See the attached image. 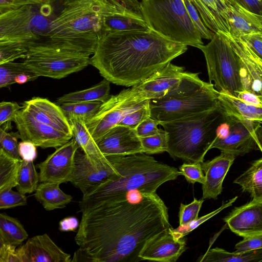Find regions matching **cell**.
I'll return each instance as SVG.
<instances>
[{
    "label": "cell",
    "mask_w": 262,
    "mask_h": 262,
    "mask_svg": "<svg viewBox=\"0 0 262 262\" xmlns=\"http://www.w3.org/2000/svg\"><path fill=\"white\" fill-rule=\"evenodd\" d=\"M199 73L184 72L178 83L163 97L149 100L150 117L161 122L209 111L219 104L220 92Z\"/></svg>",
    "instance_id": "6"
},
{
    "label": "cell",
    "mask_w": 262,
    "mask_h": 262,
    "mask_svg": "<svg viewBox=\"0 0 262 262\" xmlns=\"http://www.w3.org/2000/svg\"><path fill=\"white\" fill-rule=\"evenodd\" d=\"M29 46L27 43L0 42V64L13 62L18 58L25 59L27 56Z\"/></svg>",
    "instance_id": "38"
},
{
    "label": "cell",
    "mask_w": 262,
    "mask_h": 262,
    "mask_svg": "<svg viewBox=\"0 0 262 262\" xmlns=\"http://www.w3.org/2000/svg\"><path fill=\"white\" fill-rule=\"evenodd\" d=\"M198 48L204 55L209 82H213L217 91L237 97L244 90L239 60L228 35L222 32L214 33L210 42Z\"/></svg>",
    "instance_id": "8"
},
{
    "label": "cell",
    "mask_w": 262,
    "mask_h": 262,
    "mask_svg": "<svg viewBox=\"0 0 262 262\" xmlns=\"http://www.w3.org/2000/svg\"><path fill=\"white\" fill-rule=\"evenodd\" d=\"M227 116L230 126L229 134L224 139L216 138L211 149L217 148L222 152L235 157L243 156L253 150L258 149L255 134L258 122Z\"/></svg>",
    "instance_id": "12"
},
{
    "label": "cell",
    "mask_w": 262,
    "mask_h": 262,
    "mask_svg": "<svg viewBox=\"0 0 262 262\" xmlns=\"http://www.w3.org/2000/svg\"><path fill=\"white\" fill-rule=\"evenodd\" d=\"M79 146L72 138L69 141L56 148L45 160L39 163V182L60 184L70 182L72 174L74 157Z\"/></svg>",
    "instance_id": "14"
},
{
    "label": "cell",
    "mask_w": 262,
    "mask_h": 262,
    "mask_svg": "<svg viewBox=\"0 0 262 262\" xmlns=\"http://www.w3.org/2000/svg\"><path fill=\"white\" fill-rule=\"evenodd\" d=\"M219 100L227 115L262 122L261 106L247 103L236 97L224 92H220Z\"/></svg>",
    "instance_id": "28"
},
{
    "label": "cell",
    "mask_w": 262,
    "mask_h": 262,
    "mask_svg": "<svg viewBox=\"0 0 262 262\" xmlns=\"http://www.w3.org/2000/svg\"><path fill=\"white\" fill-rule=\"evenodd\" d=\"M27 205L25 194L12 189L0 191V209H7Z\"/></svg>",
    "instance_id": "42"
},
{
    "label": "cell",
    "mask_w": 262,
    "mask_h": 262,
    "mask_svg": "<svg viewBox=\"0 0 262 262\" xmlns=\"http://www.w3.org/2000/svg\"><path fill=\"white\" fill-rule=\"evenodd\" d=\"M159 124V121L150 117L140 123L135 130L139 137L148 136L159 132L160 128H158V125Z\"/></svg>",
    "instance_id": "50"
},
{
    "label": "cell",
    "mask_w": 262,
    "mask_h": 262,
    "mask_svg": "<svg viewBox=\"0 0 262 262\" xmlns=\"http://www.w3.org/2000/svg\"><path fill=\"white\" fill-rule=\"evenodd\" d=\"M18 153L22 160L34 161L37 157L36 146L31 142L22 141L18 143Z\"/></svg>",
    "instance_id": "53"
},
{
    "label": "cell",
    "mask_w": 262,
    "mask_h": 262,
    "mask_svg": "<svg viewBox=\"0 0 262 262\" xmlns=\"http://www.w3.org/2000/svg\"><path fill=\"white\" fill-rule=\"evenodd\" d=\"M149 100L133 104L120 103L115 95L110 96L102 102L97 112L85 121L88 130L97 142L111 128L119 124L124 117L144 104Z\"/></svg>",
    "instance_id": "15"
},
{
    "label": "cell",
    "mask_w": 262,
    "mask_h": 262,
    "mask_svg": "<svg viewBox=\"0 0 262 262\" xmlns=\"http://www.w3.org/2000/svg\"><path fill=\"white\" fill-rule=\"evenodd\" d=\"M204 202L203 199L197 200L194 198L188 204H180L179 213V226H183L199 218V213Z\"/></svg>",
    "instance_id": "41"
},
{
    "label": "cell",
    "mask_w": 262,
    "mask_h": 262,
    "mask_svg": "<svg viewBox=\"0 0 262 262\" xmlns=\"http://www.w3.org/2000/svg\"><path fill=\"white\" fill-rule=\"evenodd\" d=\"M179 171L190 183L198 182L203 184L205 182V175L200 163H184L179 167Z\"/></svg>",
    "instance_id": "45"
},
{
    "label": "cell",
    "mask_w": 262,
    "mask_h": 262,
    "mask_svg": "<svg viewBox=\"0 0 262 262\" xmlns=\"http://www.w3.org/2000/svg\"><path fill=\"white\" fill-rule=\"evenodd\" d=\"M187 46L155 31L108 33L100 38L90 64L110 82L140 83L185 53Z\"/></svg>",
    "instance_id": "2"
},
{
    "label": "cell",
    "mask_w": 262,
    "mask_h": 262,
    "mask_svg": "<svg viewBox=\"0 0 262 262\" xmlns=\"http://www.w3.org/2000/svg\"><path fill=\"white\" fill-rule=\"evenodd\" d=\"M187 12L202 38L211 40L214 33L204 24L201 16L190 0H183Z\"/></svg>",
    "instance_id": "46"
},
{
    "label": "cell",
    "mask_w": 262,
    "mask_h": 262,
    "mask_svg": "<svg viewBox=\"0 0 262 262\" xmlns=\"http://www.w3.org/2000/svg\"><path fill=\"white\" fill-rule=\"evenodd\" d=\"M231 231L243 237L262 233V201L235 207L224 219Z\"/></svg>",
    "instance_id": "21"
},
{
    "label": "cell",
    "mask_w": 262,
    "mask_h": 262,
    "mask_svg": "<svg viewBox=\"0 0 262 262\" xmlns=\"http://www.w3.org/2000/svg\"><path fill=\"white\" fill-rule=\"evenodd\" d=\"M37 77L61 79L90 64V57L55 50L29 49L24 61Z\"/></svg>",
    "instance_id": "10"
},
{
    "label": "cell",
    "mask_w": 262,
    "mask_h": 262,
    "mask_svg": "<svg viewBox=\"0 0 262 262\" xmlns=\"http://www.w3.org/2000/svg\"><path fill=\"white\" fill-rule=\"evenodd\" d=\"M102 102L93 101L65 103L59 105L68 119L79 118L86 121L98 111Z\"/></svg>",
    "instance_id": "36"
},
{
    "label": "cell",
    "mask_w": 262,
    "mask_h": 262,
    "mask_svg": "<svg viewBox=\"0 0 262 262\" xmlns=\"http://www.w3.org/2000/svg\"><path fill=\"white\" fill-rule=\"evenodd\" d=\"M112 4L123 9L137 11L140 8V2L138 0H107Z\"/></svg>",
    "instance_id": "56"
},
{
    "label": "cell",
    "mask_w": 262,
    "mask_h": 262,
    "mask_svg": "<svg viewBox=\"0 0 262 262\" xmlns=\"http://www.w3.org/2000/svg\"><path fill=\"white\" fill-rule=\"evenodd\" d=\"M96 143L105 157L144 153L135 129L121 124L111 128Z\"/></svg>",
    "instance_id": "19"
},
{
    "label": "cell",
    "mask_w": 262,
    "mask_h": 262,
    "mask_svg": "<svg viewBox=\"0 0 262 262\" xmlns=\"http://www.w3.org/2000/svg\"><path fill=\"white\" fill-rule=\"evenodd\" d=\"M80 223L75 216H68L61 220L59 223V229L62 232L75 231L79 227Z\"/></svg>",
    "instance_id": "55"
},
{
    "label": "cell",
    "mask_w": 262,
    "mask_h": 262,
    "mask_svg": "<svg viewBox=\"0 0 262 262\" xmlns=\"http://www.w3.org/2000/svg\"><path fill=\"white\" fill-rule=\"evenodd\" d=\"M171 227L148 240L139 254L141 260L175 262L186 248V239L178 238Z\"/></svg>",
    "instance_id": "18"
},
{
    "label": "cell",
    "mask_w": 262,
    "mask_h": 262,
    "mask_svg": "<svg viewBox=\"0 0 262 262\" xmlns=\"http://www.w3.org/2000/svg\"><path fill=\"white\" fill-rule=\"evenodd\" d=\"M140 139L144 153L151 155L167 151L168 138L164 129H160L155 134Z\"/></svg>",
    "instance_id": "37"
},
{
    "label": "cell",
    "mask_w": 262,
    "mask_h": 262,
    "mask_svg": "<svg viewBox=\"0 0 262 262\" xmlns=\"http://www.w3.org/2000/svg\"><path fill=\"white\" fill-rule=\"evenodd\" d=\"M150 117L149 100L142 106L127 114L119 124L135 129L147 118Z\"/></svg>",
    "instance_id": "43"
},
{
    "label": "cell",
    "mask_w": 262,
    "mask_h": 262,
    "mask_svg": "<svg viewBox=\"0 0 262 262\" xmlns=\"http://www.w3.org/2000/svg\"><path fill=\"white\" fill-rule=\"evenodd\" d=\"M16 248L0 242V262H20Z\"/></svg>",
    "instance_id": "52"
},
{
    "label": "cell",
    "mask_w": 262,
    "mask_h": 262,
    "mask_svg": "<svg viewBox=\"0 0 262 262\" xmlns=\"http://www.w3.org/2000/svg\"><path fill=\"white\" fill-rule=\"evenodd\" d=\"M107 157L117 172L84 193L80 209L132 191L156 192L163 183L181 175L176 167L143 153Z\"/></svg>",
    "instance_id": "4"
},
{
    "label": "cell",
    "mask_w": 262,
    "mask_h": 262,
    "mask_svg": "<svg viewBox=\"0 0 262 262\" xmlns=\"http://www.w3.org/2000/svg\"><path fill=\"white\" fill-rule=\"evenodd\" d=\"M103 29L105 34L118 32L145 31L150 29L141 15L132 12L117 13L105 16Z\"/></svg>",
    "instance_id": "27"
},
{
    "label": "cell",
    "mask_w": 262,
    "mask_h": 262,
    "mask_svg": "<svg viewBox=\"0 0 262 262\" xmlns=\"http://www.w3.org/2000/svg\"><path fill=\"white\" fill-rule=\"evenodd\" d=\"M227 115L221 105L174 121L161 122L168 138L167 152L173 158L202 163L216 138V130Z\"/></svg>",
    "instance_id": "5"
},
{
    "label": "cell",
    "mask_w": 262,
    "mask_h": 262,
    "mask_svg": "<svg viewBox=\"0 0 262 262\" xmlns=\"http://www.w3.org/2000/svg\"><path fill=\"white\" fill-rule=\"evenodd\" d=\"M126 12L132 11L107 0H62V8L52 20L48 33L29 49L90 57L94 54L99 39L105 35V16Z\"/></svg>",
    "instance_id": "3"
},
{
    "label": "cell",
    "mask_w": 262,
    "mask_h": 262,
    "mask_svg": "<svg viewBox=\"0 0 262 262\" xmlns=\"http://www.w3.org/2000/svg\"><path fill=\"white\" fill-rule=\"evenodd\" d=\"M71 125L74 138L92 163L102 165L109 162L99 149L86 126L85 120L79 118L69 120Z\"/></svg>",
    "instance_id": "26"
},
{
    "label": "cell",
    "mask_w": 262,
    "mask_h": 262,
    "mask_svg": "<svg viewBox=\"0 0 262 262\" xmlns=\"http://www.w3.org/2000/svg\"><path fill=\"white\" fill-rule=\"evenodd\" d=\"M184 73L183 67L170 62L140 83L121 91L116 96L124 104L162 97L178 84Z\"/></svg>",
    "instance_id": "11"
},
{
    "label": "cell",
    "mask_w": 262,
    "mask_h": 262,
    "mask_svg": "<svg viewBox=\"0 0 262 262\" xmlns=\"http://www.w3.org/2000/svg\"><path fill=\"white\" fill-rule=\"evenodd\" d=\"M140 8L150 29L186 46L203 45L183 0H142Z\"/></svg>",
    "instance_id": "7"
},
{
    "label": "cell",
    "mask_w": 262,
    "mask_h": 262,
    "mask_svg": "<svg viewBox=\"0 0 262 262\" xmlns=\"http://www.w3.org/2000/svg\"><path fill=\"white\" fill-rule=\"evenodd\" d=\"M236 97L247 103L262 106V100L260 98L255 94L246 90L239 92Z\"/></svg>",
    "instance_id": "57"
},
{
    "label": "cell",
    "mask_w": 262,
    "mask_h": 262,
    "mask_svg": "<svg viewBox=\"0 0 262 262\" xmlns=\"http://www.w3.org/2000/svg\"><path fill=\"white\" fill-rule=\"evenodd\" d=\"M200 262H262V249L230 252L216 247L209 248L198 259Z\"/></svg>",
    "instance_id": "31"
},
{
    "label": "cell",
    "mask_w": 262,
    "mask_h": 262,
    "mask_svg": "<svg viewBox=\"0 0 262 262\" xmlns=\"http://www.w3.org/2000/svg\"><path fill=\"white\" fill-rule=\"evenodd\" d=\"M252 13L262 16V0H234Z\"/></svg>",
    "instance_id": "54"
},
{
    "label": "cell",
    "mask_w": 262,
    "mask_h": 262,
    "mask_svg": "<svg viewBox=\"0 0 262 262\" xmlns=\"http://www.w3.org/2000/svg\"><path fill=\"white\" fill-rule=\"evenodd\" d=\"M20 262H70L71 255L64 252L46 234L29 238L16 249Z\"/></svg>",
    "instance_id": "20"
},
{
    "label": "cell",
    "mask_w": 262,
    "mask_h": 262,
    "mask_svg": "<svg viewBox=\"0 0 262 262\" xmlns=\"http://www.w3.org/2000/svg\"><path fill=\"white\" fill-rule=\"evenodd\" d=\"M261 33H262V31L261 32Z\"/></svg>",
    "instance_id": "60"
},
{
    "label": "cell",
    "mask_w": 262,
    "mask_h": 262,
    "mask_svg": "<svg viewBox=\"0 0 262 262\" xmlns=\"http://www.w3.org/2000/svg\"><path fill=\"white\" fill-rule=\"evenodd\" d=\"M237 198V196H235L227 201L223 202L221 206L216 210L204 216L199 217L196 220H194L183 226H179L178 228L176 229H173L171 227V230L172 233L178 238H183L185 235L188 234L192 230L195 229L205 221L217 214L224 209L231 206L233 203L235 202Z\"/></svg>",
    "instance_id": "40"
},
{
    "label": "cell",
    "mask_w": 262,
    "mask_h": 262,
    "mask_svg": "<svg viewBox=\"0 0 262 262\" xmlns=\"http://www.w3.org/2000/svg\"><path fill=\"white\" fill-rule=\"evenodd\" d=\"M34 74L24 62H8L0 64V88L15 83V78L19 74Z\"/></svg>",
    "instance_id": "39"
},
{
    "label": "cell",
    "mask_w": 262,
    "mask_h": 262,
    "mask_svg": "<svg viewBox=\"0 0 262 262\" xmlns=\"http://www.w3.org/2000/svg\"><path fill=\"white\" fill-rule=\"evenodd\" d=\"M22 106L13 102L2 101L0 103V125L11 124L17 112Z\"/></svg>",
    "instance_id": "48"
},
{
    "label": "cell",
    "mask_w": 262,
    "mask_h": 262,
    "mask_svg": "<svg viewBox=\"0 0 262 262\" xmlns=\"http://www.w3.org/2000/svg\"><path fill=\"white\" fill-rule=\"evenodd\" d=\"M235 157L222 152L211 160L201 163L205 174L202 184V199H216L222 191L224 180L233 163Z\"/></svg>",
    "instance_id": "23"
},
{
    "label": "cell",
    "mask_w": 262,
    "mask_h": 262,
    "mask_svg": "<svg viewBox=\"0 0 262 262\" xmlns=\"http://www.w3.org/2000/svg\"><path fill=\"white\" fill-rule=\"evenodd\" d=\"M233 183L249 193L253 200L262 201V158L254 161Z\"/></svg>",
    "instance_id": "32"
},
{
    "label": "cell",
    "mask_w": 262,
    "mask_h": 262,
    "mask_svg": "<svg viewBox=\"0 0 262 262\" xmlns=\"http://www.w3.org/2000/svg\"><path fill=\"white\" fill-rule=\"evenodd\" d=\"M39 182V173L36 170L33 161L21 160L19 170L16 189L19 192L26 194L35 192Z\"/></svg>",
    "instance_id": "35"
},
{
    "label": "cell",
    "mask_w": 262,
    "mask_h": 262,
    "mask_svg": "<svg viewBox=\"0 0 262 262\" xmlns=\"http://www.w3.org/2000/svg\"><path fill=\"white\" fill-rule=\"evenodd\" d=\"M229 130L230 126L226 118V120L222 123L217 129L216 138L220 139L225 138L228 135Z\"/></svg>",
    "instance_id": "58"
},
{
    "label": "cell",
    "mask_w": 262,
    "mask_h": 262,
    "mask_svg": "<svg viewBox=\"0 0 262 262\" xmlns=\"http://www.w3.org/2000/svg\"><path fill=\"white\" fill-rule=\"evenodd\" d=\"M21 160L0 148V191L16 187Z\"/></svg>",
    "instance_id": "34"
},
{
    "label": "cell",
    "mask_w": 262,
    "mask_h": 262,
    "mask_svg": "<svg viewBox=\"0 0 262 262\" xmlns=\"http://www.w3.org/2000/svg\"><path fill=\"white\" fill-rule=\"evenodd\" d=\"M235 252H244L262 249V233L243 237L235 246Z\"/></svg>",
    "instance_id": "47"
},
{
    "label": "cell",
    "mask_w": 262,
    "mask_h": 262,
    "mask_svg": "<svg viewBox=\"0 0 262 262\" xmlns=\"http://www.w3.org/2000/svg\"><path fill=\"white\" fill-rule=\"evenodd\" d=\"M15 123L21 141H30L42 148H57L73 137L35 120L22 108L16 115Z\"/></svg>",
    "instance_id": "13"
},
{
    "label": "cell",
    "mask_w": 262,
    "mask_h": 262,
    "mask_svg": "<svg viewBox=\"0 0 262 262\" xmlns=\"http://www.w3.org/2000/svg\"><path fill=\"white\" fill-rule=\"evenodd\" d=\"M53 13L50 2L0 13V42H18L30 46L48 33L55 17Z\"/></svg>",
    "instance_id": "9"
},
{
    "label": "cell",
    "mask_w": 262,
    "mask_h": 262,
    "mask_svg": "<svg viewBox=\"0 0 262 262\" xmlns=\"http://www.w3.org/2000/svg\"><path fill=\"white\" fill-rule=\"evenodd\" d=\"M21 108L37 121L73 137L69 121L56 103L46 98L33 97L25 101Z\"/></svg>",
    "instance_id": "22"
},
{
    "label": "cell",
    "mask_w": 262,
    "mask_h": 262,
    "mask_svg": "<svg viewBox=\"0 0 262 262\" xmlns=\"http://www.w3.org/2000/svg\"><path fill=\"white\" fill-rule=\"evenodd\" d=\"M228 37L239 60L244 90L262 100V60L240 37Z\"/></svg>",
    "instance_id": "17"
},
{
    "label": "cell",
    "mask_w": 262,
    "mask_h": 262,
    "mask_svg": "<svg viewBox=\"0 0 262 262\" xmlns=\"http://www.w3.org/2000/svg\"><path fill=\"white\" fill-rule=\"evenodd\" d=\"M198 11L205 25L214 33L229 35L228 9L222 0H190Z\"/></svg>",
    "instance_id": "25"
},
{
    "label": "cell",
    "mask_w": 262,
    "mask_h": 262,
    "mask_svg": "<svg viewBox=\"0 0 262 262\" xmlns=\"http://www.w3.org/2000/svg\"><path fill=\"white\" fill-rule=\"evenodd\" d=\"M110 82L102 81L83 90L71 92L58 98L56 103L58 105L65 103L100 101L103 102L110 97Z\"/></svg>",
    "instance_id": "30"
},
{
    "label": "cell",
    "mask_w": 262,
    "mask_h": 262,
    "mask_svg": "<svg viewBox=\"0 0 262 262\" xmlns=\"http://www.w3.org/2000/svg\"><path fill=\"white\" fill-rule=\"evenodd\" d=\"M255 134L258 149L262 153V122H258L255 128Z\"/></svg>",
    "instance_id": "59"
},
{
    "label": "cell",
    "mask_w": 262,
    "mask_h": 262,
    "mask_svg": "<svg viewBox=\"0 0 262 262\" xmlns=\"http://www.w3.org/2000/svg\"><path fill=\"white\" fill-rule=\"evenodd\" d=\"M262 60V33L261 32L240 37Z\"/></svg>",
    "instance_id": "51"
},
{
    "label": "cell",
    "mask_w": 262,
    "mask_h": 262,
    "mask_svg": "<svg viewBox=\"0 0 262 262\" xmlns=\"http://www.w3.org/2000/svg\"><path fill=\"white\" fill-rule=\"evenodd\" d=\"M28 237L20 222L5 213L0 214V242L17 246Z\"/></svg>",
    "instance_id": "33"
},
{
    "label": "cell",
    "mask_w": 262,
    "mask_h": 262,
    "mask_svg": "<svg viewBox=\"0 0 262 262\" xmlns=\"http://www.w3.org/2000/svg\"><path fill=\"white\" fill-rule=\"evenodd\" d=\"M18 138H20V136L18 132L9 133L1 128V147L12 157L21 159L18 153V144L17 142Z\"/></svg>",
    "instance_id": "44"
},
{
    "label": "cell",
    "mask_w": 262,
    "mask_h": 262,
    "mask_svg": "<svg viewBox=\"0 0 262 262\" xmlns=\"http://www.w3.org/2000/svg\"><path fill=\"white\" fill-rule=\"evenodd\" d=\"M50 0H0V13L26 6L49 2Z\"/></svg>",
    "instance_id": "49"
},
{
    "label": "cell",
    "mask_w": 262,
    "mask_h": 262,
    "mask_svg": "<svg viewBox=\"0 0 262 262\" xmlns=\"http://www.w3.org/2000/svg\"><path fill=\"white\" fill-rule=\"evenodd\" d=\"M228 9L229 35L235 37L262 31V16L248 10L234 0H225Z\"/></svg>",
    "instance_id": "24"
},
{
    "label": "cell",
    "mask_w": 262,
    "mask_h": 262,
    "mask_svg": "<svg viewBox=\"0 0 262 262\" xmlns=\"http://www.w3.org/2000/svg\"><path fill=\"white\" fill-rule=\"evenodd\" d=\"M71 261L141 260L146 243L171 227L168 208L156 192L134 190L80 209Z\"/></svg>",
    "instance_id": "1"
},
{
    "label": "cell",
    "mask_w": 262,
    "mask_h": 262,
    "mask_svg": "<svg viewBox=\"0 0 262 262\" xmlns=\"http://www.w3.org/2000/svg\"><path fill=\"white\" fill-rule=\"evenodd\" d=\"M116 171L110 160L104 164H93L79 147L75 155L74 167L70 182L83 194Z\"/></svg>",
    "instance_id": "16"
},
{
    "label": "cell",
    "mask_w": 262,
    "mask_h": 262,
    "mask_svg": "<svg viewBox=\"0 0 262 262\" xmlns=\"http://www.w3.org/2000/svg\"><path fill=\"white\" fill-rule=\"evenodd\" d=\"M59 184L41 182L34 194L35 199L47 211L62 209L71 202L73 198L63 192Z\"/></svg>",
    "instance_id": "29"
}]
</instances>
